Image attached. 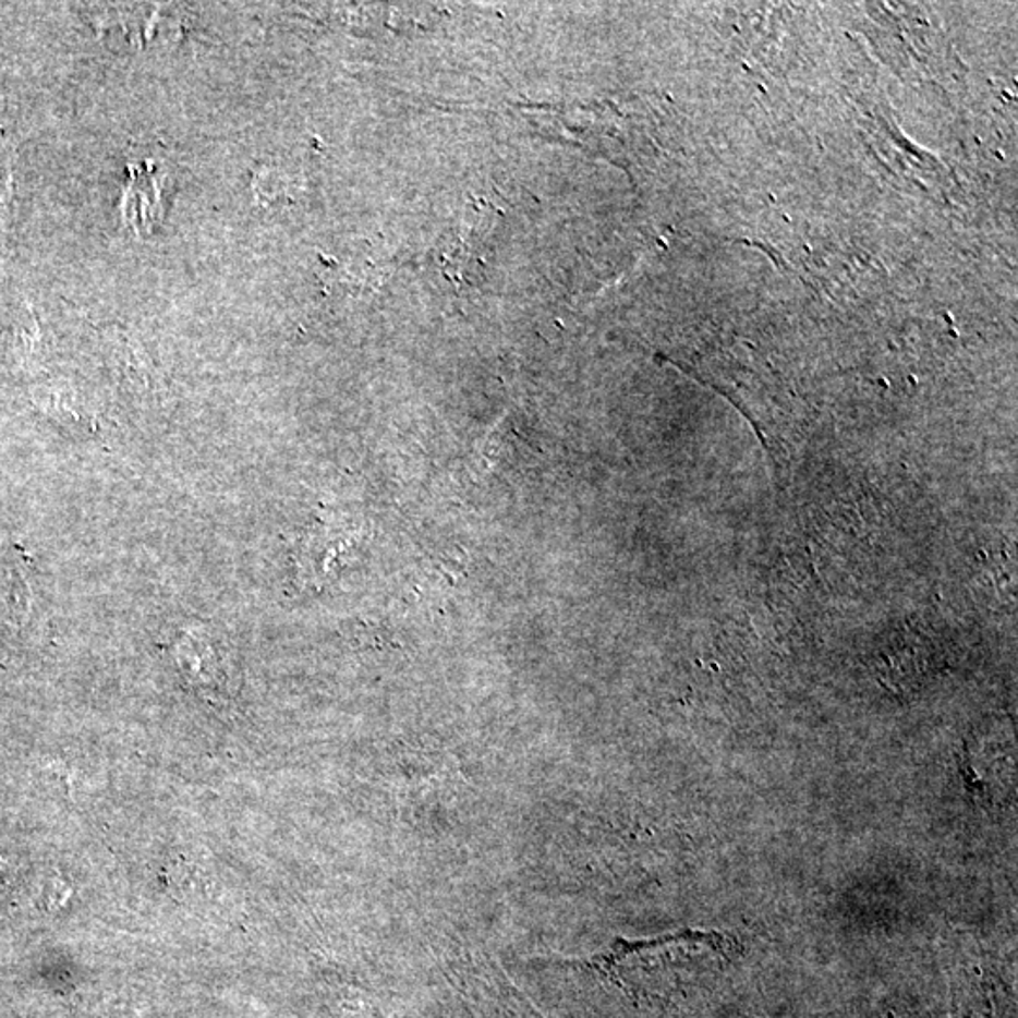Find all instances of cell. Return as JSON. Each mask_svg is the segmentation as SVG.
I'll return each mask as SVG.
<instances>
[{
	"label": "cell",
	"instance_id": "cell-1",
	"mask_svg": "<svg viewBox=\"0 0 1018 1018\" xmlns=\"http://www.w3.org/2000/svg\"><path fill=\"white\" fill-rule=\"evenodd\" d=\"M14 211V157L10 142L0 140V237H7Z\"/></svg>",
	"mask_w": 1018,
	"mask_h": 1018
}]
</instances>
